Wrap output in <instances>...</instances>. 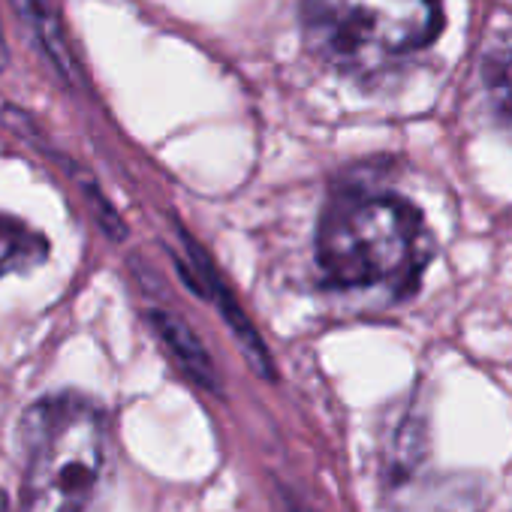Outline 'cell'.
<instances>
[{"mask_svg":"<svg viewBox=\"0 0 512 512\" xmlns=\"http://www.w3.org/2000/svg\"><path fill=\"white\" fill-rule=\"evenodd\" d=\"M10 67V46H7V37H4V22H0V73Z\"/></svg>","mask_w":512,"mask_h":512,"instance_id":"7","label":"cell"},{"mask_svg":"<svg viewBox=\"0 0 512 512\" xmlns=\"http://www.w3.org/2000/svg\"><path fill=\"white\" fill-rule=\"evenodd\" d=\"M49 260V238L25 220L0 211V278L28 275Z\"/></svg>","mask_w":512,"mask_h":512,"instance_id":"4","label":"cell"},{"mask_svg":"<svg viewBox=\"0 0 512 512\" xmlns=\"http://www.w3.org/2000/svg\"><path fill=\"white\" fill-rule=\"evenodd\" d=\"M485 94L497 121L512 133V46L485 61Z\"/></svg>","mask_w":512,"mask_h":512,"instance_id":"6","label":"cell"},{"mask_svg":"<svg viewBox=\"0 0 512 512\" xmlns=\"http://www.w3.org/2000/svg\"><path fill=\"white\" fill-rule=\"evenodd\" d=\"M10 4L16 7V13L22 16L31 40L40 46V52L58 67L61 76H73L76 67H73V58H70V49L64 43V31L55 19V13L49 10L46 0H10Z\"/></svg>","mask_w":512,"mask_h":512,"instance_id":"5","label":"cell"},{"mask_svg":"<svg viewBox=\"0 0 512 512\" xmlns=\"http://www.w3.org/2000/svg\"><path fill=\"white\" fill-rule=\"evenodd\" d=\"M0 512H10V497H7V491H0Z\"/></svg>","mask_w":512,"mask_h":512,"instance_id":"8","label":"cell"},{"mask_svg":"<svg viewBox=\"0 0 512 512\" xmlns=\"http://www.w3.org/2000/svg\"><path fill=\"white\" fill-rule=\"evenodd\" d=\"M317 260L335 287L407 293L428 260L422 217L392 193L338 196L317 232Z\"/></svg>","mask_w":512,"mask_h":512,"instance_id":"2","label":"cell"},{"mask_svg":"<svg viewBox=\"0 0 512 512\" xmlns=\"http://www.w3.org/2000/svg\"><path fill=\"white\" fill-rule=\"evenodd\" d=\"M308 13L344 58L386 64L431 46L443 0H308Z\"/></svg>","mask_w":512,"mask_h":512,"instance_id":"3","label":"cell"},{"mask_svg":"<svg viewBox=\"0 0 512 512\" xmlns=\"http://www.w3.org/2000/svg\"><path fill=\"white\" fill-rule=\"evenodd\" d=\"M25 449L22 512H94L109 470V428L103 410L58 392L28 407L19 425Z\"/></svg>","mask_w":512,"mask_h":512,"instance_id":"1","label":"cell"}]
</instances>
